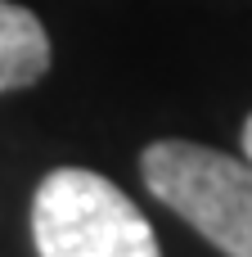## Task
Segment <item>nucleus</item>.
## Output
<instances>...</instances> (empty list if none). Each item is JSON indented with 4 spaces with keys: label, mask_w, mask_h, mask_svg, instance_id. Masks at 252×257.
Here are the masks:
<instances>
[{
    "label": "nucleus",
    "mask_w": 252,
    "mask_h": 257,
    "mask_svg": "<svg viewBox=\"0 0 252 257\" xmlns=\"http://www.w3.org/2000/svg\"><path fill=\"white\" fill-rule=\"evenodd\" d=\"M41 257H162L144 212L99 172L54 167L32 194Z\"/></svg>",
    "instance_id": "f03ea898"
},
{
    "label": "nucleus",
    "mask_w": 252,
    "mask_h": 257,
    "mask_svg": "<svg viewBox=\"0 0 252 257\" xmlns=\"http://www.w3.org/2000/svg\"><path fill=\"white\" fill-rule=\"evenodd\" d=\"M144 185L225 257H252V163L194 140H158L140 154Z\"/></svg>",
    "instance_id": "f257e3e1"
},
{
    "label": "nucleus",
    "mask_w": 252,
    "mask_h": 257,
    "mask_svg": "<svg viewBox=\"0 0 252 257\" xmlns=\"http://www.w3.org/2000/svg\"><path fill=\"white\" fill-rule=\"evenodd\" d=\"M243 154H248V163H252V117L243 122Z\"/></svg>",
    "instance_id": "20e7f679"
},
{
    "label": "nucleus",
    "mask_w": 252,
    "mask_h": 257,
    "mask_svg": "<svg viewBox=\"0 0 252 257\" xmlns=\"http://www.w3.org/2000/svg\"><path fill=\"white\" fill-rule=\"evenodd\" d=\"M45 68H50L45 23L32 9L0 0V90H23L41 81Z\"/></svg>",
    "instance_id": "7ed1b4c3"
}]
</instances>
